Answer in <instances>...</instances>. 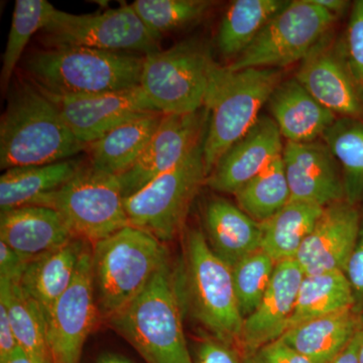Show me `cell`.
Wrapping results in <instances>:
<instances>
[{
  "label": "cell",
  "instance_id": "5",
  "mask_svg": "<svg viewBox=\"0 0 363 363\" xmlns=\"http://www.w3.org/2000/svg\"><path fill=\"white\" fill-rule=\"evenodd\" d=\"M178 272L184 309L207 329L209 335L238 345L241 316L231 267L215 255L201 229H189L184 238V262Z\"/></svg>",
  "mask_w": 363,
  "mask_h": 363
},
{
  "label": "cell",
  "instance_id": "36",
  "mask_svg": "<svg viewBox=\"0 0 363 363\" xmlns=\"http://www.w3.org/2000/svg\"><path fill=\"white\" fill-rule=\"evenodd\" d=\"M342 43L348 65L363 91V0L353 4Z\"/></svg>",
  "mask_w": 363,
  "mask_h": 363
},
{
  "label": "cell",
  "instance_id": "1",
  "mask_svg": "<svg viewBox=\"0 0 363 363\" xmlns=\"http://www.w3.org/2000/svg\"><path fill=\"white\" fill-rule=\"evenodd\" d=\"M86 147L44 91L28 78L13 83L0 121L1 169L65 161Z\"/></svg>",
  "mask_w": 363,
  "mask_h": 363
},
{
  "label": "cell",
  "instance_id": "14",
  "mask_svg": "<svg viewBox=\"0 0 363 363\" xmlns=\"http://www.w3.org/2000/svg\"><path fill=\"white\" fill-rule=\"evenodd\" d=\"M207 123L205 107L191 113L162 116L157 133L138 162L123 175L117 177L124 199L180 164L204 140Z\"/></svg>",
  "mask_w": 363,
  "mask_h": 363
},
{
  "label": "cell",
  "instance_id": "28",
  "mask_svg": "<svg viewBox=\"0 0 363 363\" xmlns=\"http://www.w3.org/2000/svg\"><path fill=\"white\" fill-rule=\"evenodd\" d=\"M351 308H354V297L343 272L305 276L288 329Z\"/></svg>",
  "mask_w": 363,
  "mask_h": 363
},
{
  "label": "cell",
  "instance_id": "38",
  "mask_svg": "<svg viewBox=\"0 0 363 363\" xmlns=\"http://www.w3.org/2000/svg\"><path fill=\"white\" fill-rule=\"evenodd\" d=\"M194 363H242V357L235 346L223 342L213 336H204L197 344Z\"/></svg>",
  "mask_w": 363,
  "mask_h": 363
},
{
  "label": "cell",
  "instance_id": "7",
  "mask_svg": "<svg viewBox=\"0 0 363 363\" xmlns=\"http://www.w3.org/2000/svg\"><path fill=\"white\" fill-rule=\"evenodd\" d=\"M216 64L202 40H183L145 56L140 87L164 116L191 113L204 107Z\"/></svg>",
  "mask_w": 363,
  "mask_h": 363
},
{
  "label": "cell",
  "instance_id": "41",
  "mask_svg": "<svg viewBox=\"0 0 363 363\" xmlns=\"http://www.w3.org/2000/svg\"><path fill=\"white\" fill-rule=\"evenodd\" d=\"M18 347L6 305L0 302V362L11 357Z\"/></svg>",
  "mask_w": 363,
  "mask_h": 363
},
{
  "label": "cell",
  "instance_id": "9",
  "mask_svg": "<svg viewBox=\"0 0 363 363\" xmlns=\"http://www.w3.org/2000/svg\"><path fill=\"white\" fill-rule=\"evenodd\" d=\"M35 205L56 210L75 238L92 245L130 225L118 178L90 164Z\"/></svg>",
  "mask_w": 363,
  "mask_h": 363
},
{
  "label": "cell",
  "instance_id": "44",
  "mask_svg": "<svg viewBox=\"0 0 363 363\" xmlns=\"http://www.w3.org/2000/svg\"><path fill=\"white\" fill-rule=\"evenodd\" d=\"M312 1L337 16L343 13L350 6V2L344 0H312Z\"/></svg>",
  "mask_w": 363,
  "mask_h": 363
},
{
  "label": "cell",
  "instance_id": "23",
  "mask_svg": "<svg viewBox=\"0 0 363 363\" xmlns=\"http://www.w3.org/2000/svg\"><path fill=\"white\" fill-rule=\"evenodd\" d=\"M91 245L74 238L62 247L28 260L20 283L39 303L45 316L73 283L80 260Z\"/></svg>",
  "mask_w": 363,
  "mask_h": 363
},
{
  "label": "cell",
  "instance_id": "11",
  "mask_svg": "<svg viewBox=\"0 0 363 363\" xmlns=\"http://www.w3.org/2000/svg\"><path fill=\"white\" fill-rule=\"evenodd\" d=\"M39 39L45 49L83 47L143 56L161 50L131 4L93 14L55 9Z\"/></svg>",
  "mask_w": 363,
  "mask_h": 363
},
{
  "label": "cell",
  "instance_id": "16",
  "mask_svg": "<svg viewBox=\"0 0 363 363\" xmlns=\"http://www.w3.org/2000/svg\"><path fill=\"white\" fill-rule=\"evenodd\" d=\"M362 212L343 200L324 208L295 259L305 276L343 272L359 233Z\"/></svg>",
  "mask_w": 363,
  "mask_h": 363
},
{
  "label": "cell",
  "instance_id": "8",
  "mask_svg": "<svg viewBox=\"0 0 363 363\" xmlns=\"http://www.w3.org/2000/svg\"><path fill=\"white\" fill-rule=\"evenodd\" d=\"M206 178L203 140L180 164L124 199L128 223L162 242L175 240Z\"/></svg>",
  "mask_w": 363,
  "mask_h": 363
},
{
  "label": "cell",
  "instance_id": "34",
  "mask_svg": "<svg viewBox=\"0 0 363 363\" xmlns=\"http://www.w3.org/2000/svg\"><path fill=\"white\" fill-rule=\"evenodd\" d=\"M135 13L156 39L198 23L214 6L207 0H136Z\"/></svg>",
  "mask_w": 363,
  "mask_h": 363
},
{
  "label": "cell",
  "instance_id": "2",
  "mask_svg": "<svg viewBox=\"0 0 363 363\" xmlns=\"http://www.w3.org/2000/svg\"><path fill=\"white\" fill-rule=\"evenodd\" d=\"M183 310L178 272L169 259L138 297L107 320L147 363H194Z\"/></svg>",
  "mask_w": 363,
  "mask_h": 363
},
{
  "label": "cell",
  "instance_id": "6",
  "mask_svg": "<svg viewBox=\"0 0 363 363\" xmlns=\"http://www.w3.org/2000/svg\"><path fill=\"white\" fill-rule=\"evenodd\" d=\"M167 259L164 242L130 225L93 245V285L100 315L107 320L130 304Z\"/></svg>",
  "mask_w": 363,
  "mask_h": 363
},
{
  "label": "cell",
  "instance_id": "24",
  "mask_svg": "<svg viewBox=\"0 0 363 363\" xmlns=\"http://www.w3.org/2000/svg\"><path fill=\"white\" fill-rule=\"evenodd\" d=\"M362 328V313L351 308L298 324L281 338L312 363H329Z\"/></svg>",
  "mask_w": 363,
  "mask_h": 363
},
{
  "label": "cell",
  "instance_id": "22",
  "mask_svg": "<svg viewBox=\"0 0 363 363\" xmlns=\"http://www.w3.org/2000/svg\"><path fill=\"white\" fill-rule=\"evenodd\" d=\"M203 218L208 245L229 267L262 250V224L233 203L213 198L205 206Z\"/></svg>",
  "mask_w": 363,
  "mask_h": 363
},
{
  "label": "cell",
  "instance_id": "29",
  "mask_svg": "<svg viewBox=\"0 0 363 363\" xmlns=\"http://www.w3.org/2000/svg\"><path fill=\"white\" fill-rule=\"evenodd\" d=\"M283 0H235L229 6L219 28L217 44L226 58H238L264 26L284 9Z\"/></svg>",
  "mask_w": 363,
  "mask_h": 363
},
{
  "label": "cell",
  "instance_id": "10",
  "mask_svg": "<svg viewBox=\"0 0 363 363\" xmlns=\"http://www.w3.org/2000/svg\"><path fill=\"white\" fill-rule=\"evenodd\" d=\"M338 16L312 0H295L279 11L233 63L230 70L281 68L306 58L330 32Z\"/></svg>",
  "mask_w": 363,
  "mask_h": 363
},
{
  "label": "cell",
  "instance_id": "27",
  "mask_svg": "<svg viewBox=\"0 0 363 363\" xmlns=\"http://www.w3.org/2000/svg\"><path fill=\"white\" fill-rule=\"evenodd\" d=\"M325 207L291 200L279 213L262 223V250L276 264L295 259L306 238L316 225Z\"/></svg>",
  "mask_w": 363,
  "mask_h": 363
},
{
  "label": "cell",
  "instance_id": "4",
  "mask_svg": "<svg viewBox=\"0 0 363 363\" xmlns=\"http://www.w3.org/2000/svg\"><path fill=\"white\" fill-rule=\"evenodd\" d=\"M281 82L278 69L233 71L215 65L204 104L208 112L204 140L207 177L227 150L255 125L260 109Z\"/></svg>",
  "mask_w": 363,
  "mask_h": 363
},
{
  "label": "cell",
  "instance_id": "15",
  "mask_svg": "<svg viewBox=\"0 0 363 363\" xmlns=\"http://www.w3.org/2000/svg\"><path fill=\"white\" fill-rule=\"evenodd\" d=\"M44 92L57 105L74 135L86 145L124 123L161 113L140 86L88 96H57Z\"/></svg>",
  "mask_w": 363,
  "mask_h": 363
},
{
  "label": "cell",
  "instance_id": "40",
  "mask_svg": "<svg viewBox=\"0 0 363 363\" xmlns=\"http://www.w3.org/2000/svg\"><path fill=\"white\" fill-rule=\"evenodd\" d=\"M28 260L0 241V279L20 281Z\"/></svg>",
  "mask_w": 363,
  "mask_h": 363
},
{
  "label": "cell",
  "instance_id": "21",
  "mask_svg": "<svg viewBox=\"0 0 363 363\" xmlns=\"http://www.w3.org/2000/svg\"><path fill=\"white\" fill-rule=\"evenodd\" d=\"M267 105L272 118L288 142H314L337 119L336 114L315 99L296 78L281 81Z\"/></svg>",
  "mask_w": 363,
  "mask_h": 363
},
{
  "label": "cell",
  "instance_id": "45",
  "mask_svg": "<svg viewBox=\"0 0 363 363\" xmlns=\"http://www.w3.org/2000/svg\"><path fill=\"white\" fill-rule=\"evenodd\" d=\"M96 363H133L126 357L118 354H104L99 357Z\"/></svg>",
  "mask_w": 363,
  "mask_h": 363
},
{
  "label": "cell",
  "instance_id": "42",
  "mask_svg": "<svg viewBox=\"0 0 363 363\" xmlns=\"http://www.w3.org/2000/svg\"><path fill=\"white\" fill-rule=\"evenodd\" d=\"M363 337V328L353 337L350 343L329 363H358V352Z\"/></svg>",
  "mask_w": 363,
  "mask_h": 363
},
{
  "label": "cell",
  "instance_id": "35",
  "mask_svg": "<svg viewBox=\"0 0 363 363\" xmlns=\"http://www.w3.org/2000/svg\"><path fill=\"white\" fill-rule=\"evenodd\" d=\"M276 266L274 259L259 250L231 267L236 300L243 319L259 307L271 283Z\"/></svg>",
  "mask_w": 363,
  "mask_h": 363
},
{
  "label": "cell",
  "instance_id": "18",
  "mask_svg": "<svg viewBox=\"0 0 363 363\" xmlns=\"http://www.w3.org/2000/svg\"><path fill=\"white\" fill-rule=\"evenodd\" d=\"M304 278V272L297 260H284L277 264L259 307L243 320L242 330L236 345L241 357L284 335Z\"/></svg>",
  "mask_w": 363,
  "mask_h": 363
},
{
  "label": "cell",
  "instance_id": "20",
  "mask_svg": "<svg viewBox=\"0 0 363 363\" xmlns=\"http://www.w3.org/2000/svg\"><path fill=\"white\" fill-rule=\"evenodd\" d=\"M74 238L61 215L50 207L30 205L0 215V241L28 259L56 250Z\"/></svg>",
  "mask_w": 363,
  "mask_h": 363
},
{
  "label": "cell",
  "instance_id": "19",
  "mask_svg": "<svg viewBox=\"0 0 363 363\" xmlns=\"http://www.w3.org/2000/svg\"><path fill=\"white\" fill-rule=\"evenodd\" d=\"M281 133L271 117L260 116L208 175L205 184L217 192L235 194L248 181L283 154Z\"/></svg>",
  "mask_w": 363,
  "mask_h": 363
},
{
  "label": "cell",
  "instance_id": "32",
  "mask_svg": "<svg viewBox=\"0 0 363 363\" xmlns=\"http://www.w3.org/2000/svg\"><path fill=\"white\" fill-rule=\"evenodd\" d=\"M234 196L238 206L260 224L279 213L291 201L283 157H277Z\"/></svg>",
  "mask_w": 363,
  "mask_h": 363
},
{
  "label": "cell",
  "instance_id": "43",
  "mask_svg": "<svg viewBox=\"0 0 363 363\" xmlns=\"http://www.w3.org/2000/svg\"><path fill=\"white\" fill-rule=\"evenodd\" d=\"M0 363H52L48 360L42 359V358L35 357V355L30 354L26 352L25 350L18 347V350L14 351L11 357L4 359V362Z\"/></svg>",
  "mask_w": 363,
  "mask_h": 363
},
{
  "label": "cell",
  "instance_id": "33",
  "mask_svg": "<svg viewBox=\"0 0 363 363\" xmlns=\"http://www.w3.org/2000/svg\"><path fill=\"white\" fill-rule=\"evenodd\" d=\"M55 7L47 0H16L6 50L2 56V90H9L14 70L35 33L49 23Z\"/></svg>",
  "mask_w": 363,
  "mask_h": 363
},
{
  "label": "cell",
  "instance_id": "39",
  "mask_svg": "<svg viewBox=\"0 0 363 363\" xmlns=\"http://www.w3.org/2000/svg\"><path fill=\"white\" fill-rule=\"evenodd\" d=\"M344 274L347 277L352 289L353 297H354L353 309L363 314V209L357 243L351 252Z\"/></svg>",
  "mask_w": 363,
  "mask_h": 363
},
{
  "label": "cell",
  "instance_id": "13",
  "mask_svg": "<svg viewBox=\"0 0 363 363\" xmlns=\"http://www.w3.org/2000/svg\"><path fill=\"white\" fill-rule=\"evenodd\" d=\"M296 79L336 116L363 121V91L348 65L342 39L326 33L301 62Z\"/></svg>",
  "mask_w": 363,
  "mask_h": 363
},
{
  "label": "cell",
  "instance_id": "25",
  "mask_svg": "<svg viewBox=\"0 0 363 363\" xmlns=\"http://www.w3.org/2000/svg\"><path fill=\"white\" fill-rule=\"evenodd\" d=\"M162 116V113H152L135 119L87 145L90 166L109 175H123L142 156Z\"/></svg>",
  "mask_w": 363,
  "mask_h": 363
},
{
  "label": "cell",
  "instance_id": "37",
  "mask_svg": "<svg viewBox=\"0 0 363 363\" xmlns=\"http://www.w3.org/2000/svg\"><path fill=\"white\" fill-rule=\"evenodd\" d=\"M242 363H312L281 338L242 355Z\"/></svg>",
  "mask_w": 363,
  "mask_h": 363
},
{
  "label": "cell",
  "instance_id": "3",
  "mask_svg": "<svg viewBox=\"0 0 363 363\" xmlns=\"http://www.w3.org/2000/svg\"><path fill=\"white\" fill-rule=\"evenodd\" d=\"M145 56L83 47L30 52L23 61L26 78L57 96H88L140 86Z\"/></svg>",
  "mask_w": 363,
  "mask_h": 363
},
{
  "label": "cell",
  "instance_id": "17",
  "mask_svg": "<svg viewBox=\"0 0 363 363\" xmlns=\"http://www.w3.org/2000/svg\"><path fill=\"white\" fill-rule=\"evenodd\" d=\"M281 157L291 200L321 207L345 200L337 160L323 140L286 142Z\"/></svg>",
  "mask_w": 363,
  "mask_h": 363
},
{
  "label": "cell",
  "instance_id": "12",
  "mask_svg": "<svg viewBox=\"0 0 363 363\" xmlns=\"http://www.w3.org/2000/svg\"><path fill=\"white\" fill-rule=\"evenodd\" d=\"M100 316L93 285L91 245L80 260L73 283L45 316L52 363H81L86 340Z\"/></svg>",
  "mask_w": 363,
  "mask_h": 363
},
{
  "label": "cell",
  "instance_id": "31",
  "mask_svg": "<svg viewBox=\"0 0 363 363\" xmlns=\"http://www.w3.org/2000/svg\"><path fill=\"white\" fill-rule=\"evenodd\" d=\"M322 140L341 164L346 201L358 206L363 202V121L338 117Z\"/></svg>",
  "mask_w": 363,
  "mask_h": 363
},
{
  "label": "cell",
  "instance_id": "30",
  "mask_svg": "<svg viewBox=\"0 0 363 363\" xmlns=\"http://www.w3.org/2000/svg\"><path fill=\"white\" fill-rule=\"evenodd\" d=\"M0 302L6 305L18 346L35 357L51 362L47 341V319L39 303L20 281L0 279Z\"/></svg>",
  "mask_w": 363,
  "mask_h": 363
},
{
  "label": "cell",
  "instance_id": "26",
  "mask_svg": "<svg viewBox=\"0 0 363 363\" xmlns=\"http://www.w3.org/2000/svg\"><path fill=\"white\" fill-rule=\"evenodd\" d=\"M80 160L6 169L0 178L1 211L35 205L50 193L63 187L78 173Z\"/></svg>",
  "mask_w": 363,
  "mask_h": 363
},
{
  "label": "cell",
  "instance_id": "46",
  "mask_svg": "<svg viewBox=\"0 0 363 363\" xmlns=\"http://www.w3.org/2000/svg\"><path fill=\"white\" fill-rule=\"evenodd\" d=\"M358 363H363V337L360 344L359 352H358Z\"/></svg>",
  "mask_w": 363,
  "mask_h": 363
}]
</instances>
